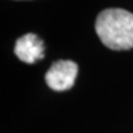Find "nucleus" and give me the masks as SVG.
I'll use <instances>...</instances> for the list:
<instances>
[{"instance_id": "obj_1", "label": "nucleus", "mask_w": 133, "mask_h": 133, "mask_svg": "<svg viewBox=\"0 0 133 133\" xmlns=\"http://www.w3.org/2000/svg\"><path fill=\"white\" fill-rule=\"evenodd\" d=\"M95 30L100 41L110 49L133 48V14L124 9H106L97 15Z\"/></svg>"}, {"instance_id": "obj_2", "label": "nucleus", "mask_w": 133, "mask_h": 133, "mask_svg": "<svg viewBox=\"0 0 133 133\" xmlns=\"http://www.w3.org/2000/svg\"><path fill=\"white\" fill-rule=\"evenodd\" d=\"M78 74V64L73 61H57L51 65L46 73L47 85L56 91H65L75 84Z\"/></svg>"}, {"instance_id": "obj_3", "label": "nucleus", "mask_w": 133, "mask_h": 133, "mask_svg": "<svg viewBox=\"0 0 133 133\" xmlns=\"http://www.w3.org/2000/svg\"><path fill=\"white\" fill-rule=\"evenodd\" d=\"M14 52L20 61L33 64L44 57V43L37 35L26 33L16 41Z\"/></svg>"}]
</instances>
